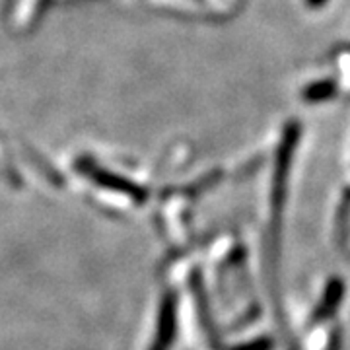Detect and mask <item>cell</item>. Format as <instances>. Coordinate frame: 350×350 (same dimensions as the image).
<instances>
[{
    "label": "cell",
    "instance_id": "obj_2",
    "mask_svg": "<svg viewBox=\"0 0 350 350\" xmlns=\"http://www.w3.org/2000/svg\"><path fill=\"white\" fill-rule=\"evenodd\" d=\"M308 2H310L312 6H319V4H323L325 0H308Z\"/></svg>",
    "mask_w": 350,
    "mask_h": 350
},
{
    "label": "cell",
    "instance_id": "obj_1",
    "mask_svg": "<svg viewBox=\"0 0 350 350\" xmlns=\"http://www.w3.org/2000/svg\"><path fill=\"white\" fill-rule=\"evenodd\" d=\"M329 96H333V84L331 82H317L306 90V98L308 100H325Z\"/></svg>",
    "mask_w": 350,
    "mask_h": 350
}]
</instances>
